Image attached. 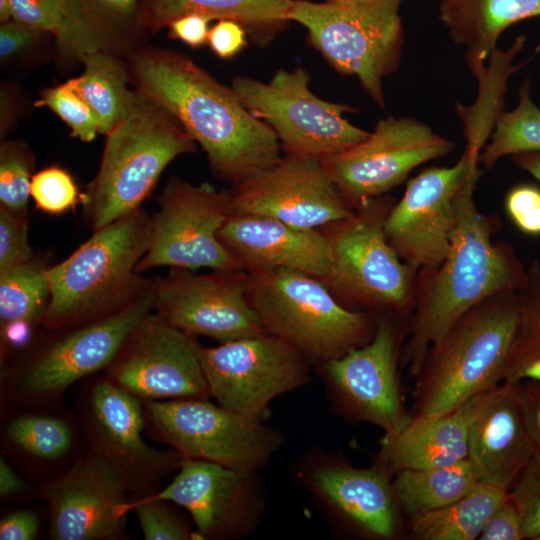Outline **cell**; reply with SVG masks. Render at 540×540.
<instances>
[{"label":"cell","instance_id":"7402d4cb","mask_svg":"<svg viewBox=\"0 0 540 540\" xmlns=\"http://www.w3.org/2000/svg\"><path fill=\"white\" fill-rule=\"evenodd\" d=\"M229 196L230 214L270 217L301 229H322L354 212L321 162L288 155L232 186Z\"/></svg>","mask_w":540,"mask_h":540},{"label":"cell","instance_id":"9a60e30c","mask_svg":"<svg viewBox=\"0 0 540 540\" xmlns=\"http://www.w3.org/2000/svg\"><path fill=\"white\" fill-rule=\"evenodd\" d=\"M293 474L333 526L373 539L396 535L399 506L391 474L379 463L358 468L311 448L295 462Z\"/></svg>","mask_w":540,"mask_h":540},{"label":"cell","instance_id":"f907efd6","mask_svg":"<svg viewBox=\"0 0 540 540\" xmlns=\"http://www.w3.org/2000/svg\"><path fill=\"white\" fill-rule=\"evenodd\" d=\"M39 530V518L30 510H17L0 520L1 540H32Z\"/></svg>","mask_w":540,"mask_h":540},{"label":"cell","instance_id":"ab89813d","mask_svg":"<svg viewBox=\"0 0 540 540\" xmlns=\"http://www.w3.org/2000/svg\"><path fill=\"white\" fill-rule=\"evenodd\" d=\"M30 194L36 207L48 214L64 213L86 200L85 193L79 191L72 176L58 166L34 173Z\"/></svg>","mask_w":540,"mask_h":540},{"label":"cell","instance_id":"d6a6232c","mask_svg":"<svg viewBox=\"0 0 540 540\" xmlns=\"http://www.w3.org/2000/svg\"><path fill=\"white\" fill-rule=\"evenodd\" d=\"M518 323L504 382L540 381V262L527 269L517 292Z\"/></svg>","mask_w":540,"mask_h":540},{"label":"cell","instance_id":"f546056e","mask_svg":"<svg viewBox=\"0 0 540 540\" xmlns=\"http://www.w3.org/2000/svg\"><path fill=\"white\" fill-rule=\"evenodd\" d=\"M83 72L70 79L74 89L89 104L100 123V133L107 135L128 113L135 91L127 84L128 62L103 51L81 58Z\"/></svg>","mask_w":540,"mask_h":540},{"label":"cell","instance_id":"9c48e42d","mask_svg":"<svg viewBox=\"0 0 540 540\" xmlns=\"http://www.w3.org/2000/svg\"><path fill=\"white\" fill-rule=\"evenodd\" d=\"M156 279L135 300L103 318L51 332L2 375L6 396L18 404L44 405L76 382L106 370L128 335L155 307Z\"/></svg>","mask_w":540,"mask_h":540},{"label":"cell","instance_id":"4fadbf2b","mask_svg":"<svg viewBox=\"0 0 540 540\" xmlns=\"http://www.w3.org/2000/svg\"><path fill=\"white\" fill-rule=\"evenodd\" d=\"M229 215V191L170 178L151 218L149 246L137 271L158 266L244 270L218 238Z\"/></svg>","mask_w":540,"mask_h":540},{"label":"cell","instance_id":"ac0fdd59","mask_svg":"<svg viewBox=\"0 0 540 540\" xmlns=\"http://www.w3.org/2000/svg\"><path fill=\"white\" fill-rule=\"evenodd\" d=\"M145 497L164 499L190 515L197 540H233L252 534L267 510L260 472H244L183 458L173 480Z\"/></svg>","mask_w":540,"mask_h":540},{"label":"cell","instance_id":"277c9868","mask_svg":"<svg viewBox=\"0 0 540 540\" xmlns=\"http://www.w3.org/2000/svg\"><path fill=\"white\" fill-rule=\"evenodd\" d=\"M517 323V292L494 295L461 316L428 349L415 377L411 416L445 414L503 383Z\"/></svg>","mask_w":540,"mask_h":540},{"label":"cell","instance_id":"8d00e7d4","mask_svg":"<svg viewBox=\"0 0 540 540\" xmlns=\"http://www.w3.org/2000/svg\"><path fill=\"white\" fill-rule=\"evenodd\" d=\"M35 157L20 140L0 145V207L27 217Z\"/></svg>","mask_w":540,"mask_h":540},{"label":"cell","instance_id":"8992f818","mask_svg":"<svg viewBox=\"0 0 540 540\" xmlns=\"http://www.w3.org/2000/svg\"><path fill=\"white\" fill-rule=\"evenodd\" d=\"M106 137L83 204L93 231L139 209L167 165L196 148L172 113L137 90L128 113Z\"/></svg>","mask_w":540,"mask_h":540},{"label":"cell","instance_id":"9f6ffc18","mask_svg":"<svg viewBox=\"0 0 540 540\" xmlns=\"http://www.w3.org/2000/svg\"><path fill=\"white\" fill-rule=\"evenodd\" d=\"M12 20L11 0H0V22L6 23Z\"/></svg>","mask_w":540,"mask_h":540},{"label":"cell","instance_id":"8fae6325","mask_svg":"<svg viewBox=\"0 0 540 540\" xmlns=\"http://www.w3.org/2000/svg\"><path fill=\"white\" fill-rule=\"evenodd\" d=\"M303 67L278 70L268 82L235 77L231 87L245 108L276 134L285 155L324 162L365 140L370 132L350 123L345 104L323 100Z\"/></svg>","mask_w":540,"mask_h":540},{"label":"cell","instance_id":"3957f363","mask_svg":"<svg viewBox=\"0 0 540 540\" xmlns=\"http://www.w3.org/2000/svg\"><path fill=\"white\" fill-rule=\"evenodd\" d=\"M150 235L151 218L139 208L93 231L69 257L49 267L50 302L41 325L48 331L82 325L140 296L152 282L137 271Z\"/></svg>","mask_w":540,"mask_h":540},{"label":"cell","instance_id":"52a82bcc","mask_svg":"<svg viewBox=\"0 0 540 540\" xmlns=\"http://www.w3.org/2000/svg\"><path fill=\"white\" fill-rule=\"evenodd\" d=\"M393 205L390 198L369 199L321 229L330 260L320 280L350 309L375 316L412 313L418 272L399 257L384 232Z\"/></svg>","mask_w":540,"mask_h":540},{"label":"cell","instance_id":"74e56055","mask_svg":"<svg viewBox=\"0 0 540 540\" xmlns=\"http://www.w3.org/2000/svg\"><path fill=\"white\" fill-rule=\"evenodd\" d=\"M164 499L140 497L119 505L117 514L125 519L134 512L146 540H192L195 539L193 523L189 522Z\"/></svg>","mask_w":540,"mask_h":540},{"label":"cell","instance_id":"5b68a950","mask_svg":"<svg viewBox=\"0 0 540 540\" xmlns=\"http://www.w3.org/2000/svg\"><path fill=\"white\" fill-rule=\"evenodd\" d=\"M247 299L264 331L319 366L368 343L377 316L344 306L319 278L286 268L247 271Z\"/></svg>","mask_w":540,"mask_h":540},{"label":"cell","instance_id":"4316f807","mask_svg":"<svg viewBox=\"0 0 540 540\" xmlns=\"http://www.w3.org/2000/svg\"><path fill=\"white\" fill-rule=\"evenodd\" d=\"M139 2L65 0L63 23L54 38L58 58L69 64L97 51L128 58L139 48L135 43L136 28L141 27Z\"/></svg>","mask_w":540,"mask_h":540},{"label":"cell","instance_id":"484cf974","mask_svg":"<svg viewBox=\"0 0 540 540\" xmlns=\"http://www.w3.org/2000/svg\"><path fill=\"white\" fill-rule=\"evenodd\" d=\"M488 391L445 414L412 417L401 432L381 438L376 462L390 474H396L407 469L447 466L466 459L470 426Z\"/></svg>","mask_w":540,"mask_h":540},{"label":"cell","instance_id":"ffe728a7","mask_svg":"<svg viewBox=\"0 0 540 540\" xmlns=\"http://www.w3.org/2000/svg\"><path fill=\"white\" fill-rule=\"evenodd\" d=\"M80 410L90 451L116 468L131 491H146L178 470L183 457L177 451L144 440L143 401L107 375L87 386Z\"/></svg>","mask_w":540,"mask_h":540},{"label":"cell","instance_id":"6da1fadb","mask_svg":"<svg viewBox=\"0 0 540 540\" xmlns=\"http://www.w3.org/2000/svg\"><path fill=\"white\" fill-rule=\"evenodd\" d=\"M136 90L172 113L206 152L213 174L238 185L280 161L274 131L189 56L139 47L127 58Z\"/></svg>","mask_w":540,"mask_h":540},{"label":"cell","instance_id":"30bf717a","mask_svg":"<svg viewBox=\"0 0 540 540\" xmlns=\"http://www.w3.org/2000/svg\"><path fill=\"white\" fill-rule=\"evenodd\" d=\"M149 435L183 458L261 472L285 444L264 420L212 403L210 398L143 401Z\"/></svg>","mask_w":540,"mask_h":540},{"label":"cell","instance_id":"7dc6e473","mask_svg":"<svg viewBox=\"0 0 540 540\" xmlns=\"http://www.w3.org/2000/svg\"><path fill=\"white\" fill-rule=\"evenodd\" d=\"M207 44L218 57L231 59L246 46L247 31L235 20H219L210 28Z\"/></svg>","mask_w":540,"mask_h":540},{"label":"cell","instance_id":"d6986e66","mask_svg":"<svg viewBox=\"0 0 540 540\" xmlns=\"http://www.w3.org/2000/svg\"><path fill=\"white\" fill-rule=\"evenodd\" d=\"M195 336L157 313L131 331L106 375L142 401L211 398Z\"/></svg>","mask_w":540,"mask_h":540},{"label":"cell","instance_id":"11a10c76","mask_svg":"<svg viewBox=\"0 0 540 540\" xmlns=\"http://www.w3.org/2000/svg\"><path fill=\"white\" fill-rule=\"evenodd\" d=\"M513 162L540 182V153L525 152L512 156Z\"/></svg>","mask_w":540,"mask_h":540},{"label":"cell","instance_id":"836d02e7","mask_svg":"<svg viewBox=\"0 0 540 540\" xmlns=\"http://www.w3.org/2000/svg\"><path fill=\"white\" fill-rule=\"evenodd\" d=\"M525 152L540 153V107L531 98L529 79L519 88L516 107L497 115L479 164L492 168L502 157Z\"/></svg>","mask_w":540,"mask_h":540},{"label":"cell","instance_id":"681fc988","mask_svg":"<svg viewBox=\"0 0 540 540\" xmlns=\"http://www.w3.org/2000/svg\"><path fill=\"white\" fill-rule=\"evenodd\" d=\"M211 20L198 14H188L171 21L167 27L169 36L197 48L207 44L209 22Z\"/></svg>","mask_w":540,"mask_h":540},{"label":"cell","instance_id":"ba28073f","mask_svg":"<svg viewBox=\"0 0 540 540\" xmlns=\"http://www.w3.org/2000/svg\"><path fill=\"white\" fill-rule=\"evenodd\" d=\"M404 0H293L287 21L306 28L310 42L340 73L354 76L369 97L385 109L384 78L402 58Z\"/></svg>","mask_w":540,"mask_h":540},{"label":"cell","instance_id":"7a4b0ae2","mask_svg":"<svg viewBox=\"0 0 540 540\" xmlns=\"http://www.w3.org/2000/svg\"><path fill=\"white\" fill-rule=\"evenodd\" d=\"M481 171L463 185L458 198L450 251L433 271L417 273L403 362L416 377L428 349L467 311L504 292H518L527 269L505 241H493L496 216L479 211L474 190Z\"/></svg>","mask_w":540,"mask_h":540},{"label":"cell","instance_id":"f6af8a7d","mask_svg":"<svg viewBox=\"0 0 540 540\" xmlns=\"http://www.w3.org/2000/svg\"><path fill=\"white\" fill-rule=\"evenodd\" d=\"M506 212L514 225L530 236L540 235V189L520 184L509 190L505 197Z\"/></svg>","mask_w":540,"mask_h":540},{"label":"cell","instance_id":"e575fe53","mask_svg":"<svg viewBox=\"0 0 540 540\" xmlns=\"http://www.w3.org/2000/svg\"><path fill=\"white\" fill-rule=\"evenodd\" d=\"M46 267L31 259L0 274V322L41 324L50 302Z\"/></svg>","mask_w":540,"mask_h":540},{"label":"cell","instance_id":"db71d44e","mask_svg":"<svg viewBox=\"0 0 540 540\" xmlns=\"http://www.w3.org/2000/svg\"><path fill=\"white\" fill-rule=\"evenodd\" d=\"M27 484L11 467L6 459L0 457V496L9 498L26 491Z\"/></svg>","mask_w":540,"mask_h":540},{"label":"cell","instance_id":"b9f144b4","mask_svg":"<svg viewBox=\"0 0 540 540\" xmlns=\"http://www.w3.org/2000/svg\"><path fill=\"white\" fill-rule=\"evenodd\" d=\"M521 512L526 539L540 540V449H537L510 489Z\"/></svg>","mask_w":540,"mask_h":540},{"label":"cell","instance_id":"603a6c76","mask_svg":"<svg viewBox=\"0 0 540 540\" xmlns=\"http://www.w3.org/2000/svg\"><path fill=\"white\" fill-rule=\"evenodd\" d=\"M131 491L108 461L90 451L66 472L43 485L40 497L50 511L53 540H110L123 535L117 509Z\"/></svg>","mask_w":540,"mask_h":540},{"label":"cell","instance_id":"f5cc1de1","mask_svg":"<svg viewBox=\"0 0 540 540\" xmlns=\"http://www.w3.org/2000/svg\"><path fill=\"white\" fill-rule=\"evenodd\" d=\"M34 325L25 321H13L1 325V343L5 347L26 346L32 336Z\"/></svg>","mask_w":540,"mask_h":540},{"label":"cell","instance_id":"7bdbcfd3","mask_svg":"<svg viewBox=\"0 0 540 540\" xmlns=\"http://www.w3.org/2000/svg\"><path fill=\"white\" fill-rule=\"evenodd\" d=\"M31 259L27 217L0 207V274Z\"/></svg>","mask_w":540,"mask_h":540},{"label":"cell","instance_id":"ee69618b","mask_svg":"<svg viewBox=\"0 0 540 540\" xmlns=\"http://www.w3.org/2000/svg\"><path fill=\"white\" fill-rule=\"evenodd\" d=\"M12 20L41 32L58 34L64 18L65 0H11Z\"/></svg>","mask_w":540,"mask_h":540},{"label":"cell","instance_id":"44dd1931","mask_svg":"<svg viewBox=\"0 0 540 540\" xmlns=\"http://www.w3.org/2000/svg\"><path fill=\"white\" fill-rule=\"evenodd\" d=\"M247 271L172 268L156 279L154 310L174 327L219 344L266 333L250 306Z\"/></svg>","mask_w":540,"mask_h":540},{"label":"cell","instance_id":"2e32d148","mask_svg":"<svg viewBox=\"0 0 540 540\" xmlns=\"http://www.w3.org/2000/svg\"><path fill=\"white\" fill-rule=\"evenodd\" d=\"M454 143L410 117L388 116L360 143L322 162L355 209L404 182L418 166L449 154Z\"/></svg>","mask_w":540,"mask_h":540},{"label":"cell","instance_id":"f1b7e54d","mask_svg":"<svg viewBox=\"0 0 540 540\" xmlns=\"http://www.w3.org/2000/svg\"><path fill=\"white\" fill-rule=\"evenodd\" d=\"M293 0H140L141 27L158 30L188 14L210 20L230 19L241 23L259 42L266 44L271 34L285 22Z\"/></svg>","mask_w":540,"mask_h":540},{"label":"cell","instance_id":"d590c367","mask_svg":"<svg viewBox=\"0 0 540 540\" xmlns=\"http://www.w3.org/2000/svg\"><path fill=\"white\" fill-rule=\"evenodd\" d=\"M5 435L21 452L41 461H57L72 449L75 434L65 419L49 414L26 413L13 417Z\"/></svg>","mask_w":540,"mask_h":540},{"label":"cell","instance_id":"c3c4849f","mask_svg":"<svg viewBox=\"0 0 540 540\" xmlns=\"http://www.w3.org/2000/svg\"><path fill=\"white\" fill-rule=\"evenodd\" d=\"M514 385L530 435L537 449H540V381H524Z\"/></svg>","mask_w":540,"mask_h":540},{"label":"cell","instance_id":"e0dca14e","mask_svg":"<svg viewBox=\"0 0 540 540\" xmlns=\"http://www.w3.org/2000/svg\"><path fill=\"white\" fill-rule=\"evenodd\" d=\"M479 168L464 150L450 167H429L408 180L390 209L385 235L399 257L417 272L437 269L447 257L456 223L458 195Z\"/></svg>","mask_w":540,"mask_h":540},{"label":"cell","instance_id":"83f0119b","mask_svg":"<svg viewBox=\"0 0 540 540\" xmlns=\"http://www.w3.org/2000/svg\"><path fill=\"white\" fill-rule=\"evenodd\" d=\"M540 16V0H441L439 19L456 45L465 47L474 73L496 51L509 26Z\"/></svg>","mask_w":540,"mask_h":540},{"label":"cell","instance_id":"1f68e13d","mask_svg":"<svg viewBox=\"0 0 540 540\" xmlns=\"http://www.w3.org/2000/svg\"><path fill=\"white\" fill-rule=\"evenodd\" d=\"M479 482L466 458L447 466L399 471L392 486L399 508L412 519L456 501Z\"/></svg>","mask_w":540,"mask_h":540},{"label":"cell","instance_id":"bcb514c9","mask_svg":"<svg viewBox=\"0 0 540 540\" xmlns=\"http://www.w3.org/2000/svg\"><path fill=\"white\" fill-rule=\"evenodd\" d=\"M480 540L526 539L521 512L509 495L489 517L479 536Z\"/></svg>","mask_w":540,"mask_h":540},{"label":"cell","instance_id":"cb8c5ba5","mask_svg":"<svg viewBox=\"0 0 540 540\" xmlns=\"http://www.w3.org/2000/svg\"><path fill=\"white\" fill-rule=\"evenodd\" d=\"M536 450L516 386L503 382L489 390L468 438L467 459L480 482L510 491Z\"/></svg>","mask_w":540,"mask_h":540},{"label":"cell","instance_id":"816d5d0a","mask_svg":"<svg viewBox=\"0 0 540 540\" xmlns=\"http://www.w3.org/2000/svg\"><path fill=\"white\" fill-rule=\"evenodd\" d=\"M24 110L20 88L14 83H2L0 93V134L5 138L14 128Z\"/></svg>","mask_w":540,"mask_h":540},{"label":"cell","instance_id":"f35d334b","mask_svg":"<svg viewBox=\"0 0 540 540\" xmlns=\"http://www.w3.org/2000/svg\"><path fill=\"white\" fill-rule=\"evenodd\" d=\"M35 107H47L71 129V136L83 142L93 141L100 133L99 120L89 104L74 89L70 79L45 88Z\"/></svg>","mask_w":540,"mask_h":540},{"label":"cell","instance_id":"d4e9b609","mask_svg":"<svg viewBox=\"0 0 540 540\" xmlns=\"http://www.w3.org/2000/svg\"><path fill=\"white\" fill-rule=\"evenodd\" d=\"M218 238L245 271L286 268L323 279L329 269V243L321 229L296 228L265 216L230 214Z\"/></svg>","mask_w":540,"mask_h":540},{"label":"cell","instance_id":"4dcf8cb0","mask_svg":"<svg viewBox=\"0 0 540 540\" xmlns=\"http://www.w3.org/2000/svg\"><path fill=\"white\" fill-rule=\"evenodd\" d=\"M510 491L479 482L470 492L439 509L410 519L413 535L421 540H475L492 513Z\"/></svg>","mask_w":540,"mask_h":540},{"label":"cell","instance_id":"60d3db41","mask_svg":"<svg viewBox=\"0 0 540 540\" xmlns=\"http://www.w3.org/2000/svg\"><path fill=\"white\" fill-rule=\"evenodd\" d=\"M45 32L38 31L15 20L1 24V67L29 66L45 58L48 44Z\"/></svg>","mask_w":540,"mask_h":540},{"label":"cell","instance_id":"5bb4252c","mask_svg":"<svg viewBox=\"0 0 540 540\" xmlns=\"http://www.w3.org/2000/svg\"><path fill=\"white\" fill-rule=\"evenodd\" d=\"M397 363V328L390 316L380 315L368 343L316 368L334 413L375 425L391 437L412 420L403 403Z\"/></svg>","mask_w":540,"mask_h":540},{"label":"cell","instance_id":"7c38bea8","mask_svg":"<svg viewBox=\"0 0 540 540\" xmlns=\"http://www.w3.org/2000/svg\"><path fill=\"white\" fill-rule=\"evenodd\" d=\"M199 358L216 403L264 421L275 398L311 381L312 364L294 347L268 333L214 347L200 344Z\"/></svg>","mask_w":540,"mask_h":540}]
</instances>
